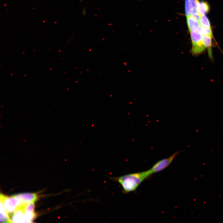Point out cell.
<instances>
[{"label":"cell","instance_id":"obj_3","mask_svg":"<svg viewBox=\"0 0 223 223\" xmlns=\"http://www.w3.org/2000/svg\"><path fill=\"white\" fill-rule=\"evenodd\" d=\"M0 202L8 214L14 212L19 206H21L20 201L15 195L8 196L1 194Z\"/></svg>","mask_w":223,"mask_h":223},{"label":"cell","instance_id":"obj_8","mask_svg":"<svg viewBox=\"0 0 223 223\" xmlns=\"http://www.w3.org/2000/svg\"><path fill=\"white\" fill-rule=\"evenodd\" d=\"M186 17V23L189 32L194 30H197L200 26L199 22L195 19L191 15Z\"/></svg>","mask_w":223,"mask_h":223},{"label":"cell","instance_id":"obj_2","mask_svg":"<svg viewBox=\"0 0 223 223\" xmlns=\"http://www.w3.org/2000/svg\"><path fill=\"white\" fill-rule=\"evenodd\" d=\"M192 47L191 52L193 55H198L202 53L206 49L203 41V36L197 30L190 32Z\"/></svg>","mask_w":223,"mask_h":223},{"label":"cell","instance_id":"obj_9","mask_svg":"<svg viewBox=\"0 0 223 223\" xmlns=\"http://www.w3.org/2000/svg\"><path fill=\"white\" fill-rule=\"evenodd\" d=\"M196 7L198 13L201 16L205 15L210 10L208 3L203 1L199 2L197 4Z\"/></svg>","mask_w":223,"mask_h":223},{"label":"cell","instance_id":"obj_7","mask_svg":"<svg viewBox=\"0 0 223 223\" xmlns=\"http://www.w3.org/2000/svg\"><path fill=\"white\" fill-rule=\"evenodd\" d=\"M11 222L24 223L25 216L23 206H19L13 213L10 214Z\"/></svg>","mask_w":223,"mask_h":223},{"label":"cell","instance_id":"obj_13","mask_svg":"<svg viewBox=\"0 0 223 223\" xmlns=\"http://www.w3.org/2000/svg\"><path fill=\"white\" fill-rule=\"evenodd\" d=\"M199 22L200 25L202 27L206 28H211L209 20L205 15L201 16Z\"/></svg>","mask_w":223,"mask_h":223},{"label":"cell","instance_id":"obj_11","mask_svg":"<svg viewBox=\"0 0 223 223\" xmlns=\"http://www.w3.org/2000/svg\"><path fill=\"white\" fill-rule=\"evenodd\" d=\"M0 221L1 223L11 222L8 213L5 210L4 207L0 202Z\"/></svg>","mask_w":223,"mask_h":223},{"label":"cell","instance_id":"obj_6","mask_svg":"<svg viewBox=\"0 0 223 223\" xmlns=\"http://www.w3.org/2000/svg\"><path fill=\"white\" fill-rule=\"evenodd\" d=\"M15 195L19 199L22 206L31 202H35L37 199V195L35 193H25Z\"/></svg>","mask_w":223,"mask_h":223},{"label":"cell","instance_id":"obj_10","mask_svg":"<svg viewBox=\"0 0 223 223\" xmlns=\"http://www.w3.org/2000/svg\"><path fill=\"white\" fill-rule=\"evenodd\" d=\"M213 37L208 36H203V41L204 46L208 50L209 57L212 59V38Z\"/></svg>","mask_w":223,"mask_h":223},{"label":"cell","instance_id":"obj_12","mask_svg":"<svg viewBox=\"0 0 223 223\" xmlns=\"http://www.w3.org/2000/svg\"><path fill=\"white\" fill-rule=\"evenodd\" d=\"M198 30L203 36H208L213 37V33L211 28H206L200 26Z\"/></svg>","mask_w":223,"mask_h":223},{"label":"cell","instance_id":"obj_14","mask_svg":"<svg viewBox=\"0 0 223 223\" xmlns=\"http://www.w3.org/2000/svg\"><path fill=\"white\" fill-rule=\"evenodd\" d=\"M191 15L198 13L197 9L196 6L199 2L198 0H190Z\"/></svg>","mask_w":223,"mask_h":223},{"label":"cell","instance_id":"obj_4","mask_svg":"<svg viewBox=\"0 0 223 223\" xmlns=\"http://www.w3.org/2000/svg\"><path fill=\"white\" fill-rule=\"evenodd\" d=\"M181 151H176L170 156L159 160L149 169L151 174L152 175L154 174L162 171L168 167L173 162L177 155Z\"/></svg>","mask_w":223,"mask_h":223},{"label":"cell","instance_id":"obj_5","mask_svg":"<svg viewBox=\"0 0 223 223\" xmlns=\"http://www.w3.org/2000/svg\"><path fill=\"white\" fill-rule=\"evenodd\" d=\"M23 207L25 216L24 223L32 222L36 216L34 212V202L28 203Z\"/></svg>","mask_w":223,"mask_h":223},{"label":"cell","instance_id":"obj_1","mask_svg":"<svg viewBox=\"0 0 223 223\" xmlns=\"http://www.w3.org/2000/svg\"><path fill=\"white\" fill-rule=\"evenodd\" d=\"M151 176L148 170L117 177H109L111 180L119 183L121 186L122 193L126 194L136 191L143 181L150 178Z\"/></svg>","mask_w":223,"mask_h":223}]
</instances>
